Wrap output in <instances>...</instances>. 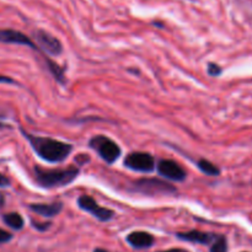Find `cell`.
Instances as JSON below:
<instances>
[{
	"mask_svg": "<svg viewBox=\"0 0 252 252\" xmlns=\"http://www.w3.org/2000/svg\"><path fill=\"white\" fill-rule=\"evenodd\" d=\"M21 132L25 135V138L29 140L32 149L37 153V155L46 161L52 162V164L64 161L73 152V145L68 144V143L52 139L48 137H38V135L30 134L25 130H21Z\"/></svg>",
	"mask_w": 252,
	"mask_h": 252,
	"instance_id": "cell-1",
	"label": "cell"
},
{
	"mask_svg": "<svg viewBox=\"0 0 252 252\" xmlns=\"http://www.w3.org/2000/svg\"><path fill=\"white\" fill-rule=\"evenodd\" d=\"M34 179L36 182L43 189H57L70 185L78 179L80 170L76 166L68 169H43L41 166H34Z\"/></svg>",
	"mask_w": 252,
	"mask_h": 252,
	"instance_id": "cell-2",
	"label": "cell"
},
{
	"mask_svg": "<svg viewBox=\"0 0 252 252\" xmlns=\"http://www.w3.org/2000/svg\"><path fill=\"white\" fill-rule=\"evenodd\" d=\"M89 147L93 150H95L101 159L106 161L107 164H113L120 159L122 150L117 143L113 142L106 135H95L89 142Z\"/></svg>",
	"mask_w": 252,
	"mask_h": 252,
	"instance_id": "cell-3",
	"label": "cell"
},
{
	"mask_svg": "<svg viewBox=\"0 0 252 252\" xmlns=\"http://www.w3.org/2000/svg\"><path fill=\"white\" fill-rule=\"evenodd\" d=\"M133 191L139 192L142 194H171L176 192L172 185L161 181L159 179H142L133 184Z\"/></svg>",
	"mask_w": 252,
	"mask_h": 252,
	"instance_id": "cell-4",
	"label": "cell"
},
{
	"mask_svg": "<svg viewBox=\"0 0 252 252\" xmlns=\"http://www.w3.org/2000/svg\"><path fill=\"white\" fill-rule=\"evenodd\" d=\"M125 166L138 172H152L155 170V160L149 153L135 152L126 157Z\"/></svg>",
	"mask_w": 252,
	"mask_h": 252,
	"instance_id": "cell-5",
	"label": "cell"
},
{
	"mask_svg": "<svg viewBox=\"0 0 252 252\" xmlns=\"http://www.w3.org/2000/svg\"><path fill=\"white\" fill-rule=\"evenodd\" d=\"M78 206L79 208L83 209L84 212H88L91 216L95 217L100 221H110L111 219L115 217V212L111 211L108 208H103L101 207L93 197L90 196H80L78 198Z\"/></svg>",
	"mask_w": 252,
	"mask_h": 252,
	"instance_id": "cell-6",
	"label": "cell"
},
{
	"mask_svg": "<svg viewBox=\"0 0 252 252\" xmlns=\"http://www.w3.org/2000/svg\"><path fill=\"white\" fill-rule=\"evenodd\" d=\"M33 36L37 42L36 46L38 51H42L53 57L59 56L63 52V46H62L61 41L48 32L43 31V30H37Z\"/></svg>",
	"mask_w": 252,
	"mask_h": 252,
	"instance_id": "cell-7",
	"label": "cell"
},
{
	"mask_svg": "<svg viewBox=\"0 0 252 252\" xmlns=\"http://www.w3.org/2000/svg\"><path fill=\"white\" fill-rule=\"evenodd\" d=\"M160 176L171 181L181 182L186 179V171L174 160H160L157 165Z\"/></svg>",
	"mask_w": 252,
	"mask_h": 252,
	"instance_id": "cell-8",
	"label": "cell"
},
{
	"mask_svg": "<svg viewBox=\"0 0 252 252\" xmlns=\"http://www.w3.org/2000/svg\"><path fill=\"white\" fill-rule=\"evenodd\" d=\"M0 42H4V43H12V44H20V46H27L32 49H37L36 43L32 41L30 37H27L26 34H24L22 32L15 31V30L5 29L0 30Z\"/></svg>",
	"mask_w": 252,
	"mask_h": 252,
	"instance_id": "cell-9",
	"label": "cell"
},
{
	"mask_svg": "<svg viewBox=\"0 0 252 252\" xmlns=\"http://www.w3.org/2000/svg\"><path fill=\"white\" fill-rule=\"evenodd\" d=\"M217 234L206 233V231H199V230H191L186 231V233H177V238L181 240L189 241V243L194 244H201V245H209L213 243L217 238Z\"/></svg>",
	"mask_w": 252,
	"mask_h": 252,
	"instance_id": "cell-10",
	"label": "cell"
},
{
	"mask_svg": "<svg viewBox=\"0 0 252 252\" xmlns=\"http://www.w3.org/2000/svg\"><path fill=\"white\" fill-rule=\"evenodd\" d=\"M30 209L34 213L39 214L47 218H53L58 216L63 209V203L62 202H54V203H32L30 204Z\"/></svg>",
	"mask_w": 252,
	"mask_h": 252,
	"instance_id": "cell-11",
	"label": "cell"
},
{
	"mask_svg": "<svg viewBox=\"0 0 252 252\" xmlns=\"http://www.w3.org/2000/svg\"><path fill=\"white\" fill-rule=\"evenodd\" d=\"M127 243L135 249H147L154 244V236L147 231H133L127 236Z\"/></svg>",
	"mask_w": 252,
	"mask_h": 252,
	"instance_id": "cell-12",
	"label": "cell"
},
{
	"mask_svg": "<svg viewBox=\"0 0 252 252\" xmlns=\"http://www.w3.org/2000/svg\"><path fill=\"white\" fill-rule=\"evenodd\" d=\"M197 166H198V169L201 170L204 175H207V176L217 177L220 175V169L207 159H199L198 161H197Z\"/></svg>",
	"mask_w": 252,
	"mask_h": 252,
	"instance_id": "cell-13",
	"label": "cell"
},
{
	"mask_svg": "<svg viewBox=\"0 0 252 252\" xmlns=\"http://www.w3.org/2000/svg\"><path fill=\"white\" fill-rule=\"evenodd\" d=\"M2 220H4V223L6 224L7 226L15 229V230H20V229L24 228V219H22V217L20 216L19 213H15V212L5 214V216L2 217Z\"/></svg>",
	"mask_w": 252,
	"mask_h": 252,
	"instance_id": "cell-14",
	"label": "cell"
},
{
	"mask_svg": "<svg viewBox=\"0 0 252 252\" xmlns=\"http://www.w3.org/2000/svg\"><path fill=\"white\" fill-rule=\"evenodd\" d=\"M211 252H228V243H226L225 236H217L216 240L212 243Z\"/></svg>",
	"mask_w": 252,
	"mask_h": 252,
	"instance_id": "cell-15",
	"label": "cell"
},
{
	"mask_svg": "<svg viewBox=\"0 0 252 252\" xmlns=\"http://www.w3.org/2000/svg\"><path fill=\"white\" fill-rule=\"evenodd\" d=\"M221 73H223V68H221L220 65H218L217 63H209L208 64V74H209V75L217 78V76L221 75Z\"/></svg>",
	"mask_w": 252,
	"mask_h": 252,
	"instance_id": "cell-16",
	"label": "cell"
},
{
	"mask_svg": "<svg viewBox=\"0 0 252 252\" xmlns=\"http://www.w3.org/2000/svg\"><path fill=\"white\" fill-rule=\"evenodd\" d=\"M12 239V235L10 233H7V231L2 230V229H0V244L2 243H7V241H10Z\"/></svg>",
	"mask_w": 252,
	"mask_h": 252,
	"instance_id": "cell-17",
	"label": "cell"
},
{
	"mask_svg": "<svg viewBox=\"0 0 252 252\" xmlns=\"http://www.w3.org/2000/svg\"><path fill=\"white\" fill-rule=\"evenodd\" d=\"M32 224H33L34 228H36L37 230H39V231L47 230V229L51 226V223H36V221H32Z\"/></svg>",
	"mask_w": 252,
	"mask_h": 252,
	"instance_id": "cell-18",
	"label": "cell"
},
{
	"mask_svg": "<svg viewBox=\"0 0 252 252\" xmlns=\"http://www.w3.org/2000/svg\"><path fill=\"white\" fill-rule=\"evenodd\" d=\"M10 185V180L5 175L0 174V187H7Z\"/></svg>",
	"mask_w": 252,
	"mask_h": 252,
	"instance_id": "cell-19",
	"label": "cell"
},
{
	"mask_svg": "<svg viewBox=\"0 0 252 252\" xmlns=\"http://www.w3.org/2000/svg\"><path fill=\"white\" fill-rule=\"evenodd\" d=\"M14 84L15 81L12 80L11 78L9 76H4V75H0V84Z\"/></svg>",
	"mask_w": 252,
	"mask_h": 252,
	"instance_id": "cell-20",
	"label": "cell"
},
{
	"mask_svg": "<svg viewBox=\"0 0 252 252\" xmlns=\"http://www.w3.org/2000/svg\"><path fill=\"white\" fill-rule=\"evenodd\" d=\"M159 252H189V251L182 250V249H170V250H166V251H159Z\"/></svg>",
	"mask_w": 252,
	"mask_h": 252,
	"instance_id": "cell-21",
	"label": "cell"
},
{
	"mask_svg": "<svg viewBox=\"0 0 252 252\" xmlns=\"http://www.w3.org/2000/svg\"><path fill=\"white\" fill-rule=\"evenodd\" d=\"M4 203H5V197H4V194L0 193V208L4 206Z\"/></svg>",
	"mask_w": 252,
	"mask_h": 252,
	"instance_id": "cell-22",
	"label": "cell"
},
{
	"mask_svg": "<svg viewBox=\"0 0 252 252\" xmlns=\"http://www.w3.org/2000/svg\"><path fill=\"white\" fill-rule=\"evenodd\" d=\"M94 252H110V251H107V250H103V249H96L95 251Z\"/></svg>",
	"mask_w": 252,
	"mask_h": 252,
	"instance_id": "cell-23",
	"label": "cell"
},
{
	"mask_svg": "<svg viewBox=\"0 0 252 252\" xmlns=\"http://www.w3.org/2000/svg\"><path fill=\"white\" fill-rule=\"evenodd\" d=\"M2 128V123H0V129H1Z\"/></svg>",
	"mask_w": 252,
	"mask_h": 252,
	"instance_id": "cell-24",
	"label": "cell"
}]
</instances>
